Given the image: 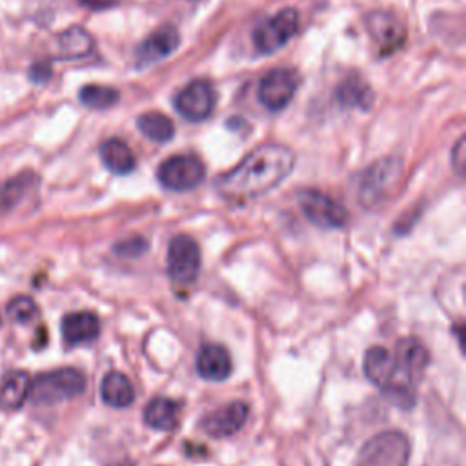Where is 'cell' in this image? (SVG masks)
Here are the masks:
<instances>
[{
	"label": "cell",
	"instance_id": "cell-1",
	"mask_svg": "<svg viewBox=\"0 0 466 466\" xmlns=\"http://www.w3.org/2000/svg\"><path fill=\"white\" fill-rule=\"evenodd\" d=\"M295 153L282 144H264L248 153L235 167L215 180L217 191L229 200H248L277 187L293 169Z\"/></svg>",
	"mask_w": 466,
	"mask_h": 466
},
{
	"label": "cell",
	"instance_id": "cell-2",
	"mask_svg": "<svg viewBox=\"0 0 466 466\" xmlns=\"http://www.w3.org/2000/svg\"><path fill=\"white\" fill-rule=\"evenodd\" d=\"M395 373L391 382L384 388L391 402L408 408L415 402V384L422 379L430 362V353L417 339H402L393 353Z\"/></svg>",
	"mask_w": 466,
	"mask_h": 466
},
{
	"label": "cell",
	"instance_id": "cell-3",
	"mask_svg": "<svg viewBox=\"0 0 466 466\" xmlns=\"http://www.w3.org/2000/svg\"><path fill=\"white\" fill-rule=\"evenodd\" d=\"M86 388V377L75 368H58L36 375L31 380L29 397L36 404H56L78 397Z\"/></svg>",
	"mask_w": 466,
	"mask_h": 466
},
{
	"label": "cell",
	"instance_id": "cell-4",
	"mask_svg": "<svg viewBox=\"0 0 466 466\" xmlns=\"http://www.w3.org/2000/svg\"><path fill=\"white\" fill-rule=\"evenodd\" d=\"M410 441L402 431H382L364 442L357 466H408Z\"/></svg>",
	"mask_w": 466,
	"mask_h": 466
},
{
	"label": "cell",
	"instance_id": "cell-5",
	"mask_svg": "<svg viewBox=\"0 0 466 466\" xmlns=\"http://www.w3.org/2000/svg\"><path fill=\"white\" fill-rule=\"evenodd\" d=\"M200 248L189 235H175L167 246L166 269L169 280L178 288L191 286L200 273Z\"/></svg>",
	"mask_w": 466,
	"mask_h": 466
},
{
	"label": "cell",
	"instance_id": "cell-6",
	"mask_svg": "<svg viewBox=\"0 0 466 466\" xmlns=\"http://www.w3.org/2000/svg\"><path fill=\"white\" fill-rule=\"evenodd\" d=\"M206 175L202 160L195 155H173L157 169V180L169 191H189L197 187Z\"/></svg>",
	"mask_w": 466,
	"mask_h": 466
},
{
	"label": "cell",
	"instance_id": "cell-7",
	"mask_svg": "<svg viewBox=\"0 0 466 466\" xmlns=\"http://www.w3.org/2000/svg\"><path fill=\"white\" fill-rule=\"evenodd\" d=\"M302 215L317 228L339 229L348 222L346 208L319 189H302L297 195Z\"/></svg>",
	"mask_w": 466,
	"mask_h": 466
},
{
	"label": "cell",
	"instance_id": "cell-8",
	"mask_svg": "<svg viewBox=\"0 0 466 466\" xmlns=\"http://www.w3.org/2000/svg\"><path fill=\"white\" fill-rule=\"evenodd\" d=\"M299 27V13L293 7H284L273 16L260 22L253 31V44L258 53L269 55L286 46Z\"/></svg>",
	"mask_w": 466,
	"mask_h": 466
},
{
	"label": "cell",
	"instance_id": "cell-9",
	"mask_svg": "<svg viewBox=\"0 0 466 466\" xmlns=\"http://www.w3.org/2000/svg\"><path fill=\"white\" fill-rule=\"evenodd\" d=\"M400 175V162L397 158H384L375 162L362 173L359 184V198L364 206H375L393 187Z\"/></svg>",
	"mask_w": 466,
	"mask_h": 466
},
{
	"label": "cell",
	"instance_id": "cell-10",
	"mask_svg": "<svg viewBox=\"0 0 466 466\" xmlns=\"http://www.w3.org/2000/svg\"><path fill=\"white\" fill-rule=\"evenodd\" d=\"M299 86V76L295 75V71L286 69V67H279V69H271L268 71L260 82H258V100L260 104L269 109V111H279L282 107H286Z\"/></svg>",
	"mask_w": 466,
	"mask_h": 466
},
{
	"label": "cell",
	"instance_id": "cell-11",
	"mask_svg": "<svg viewBox=\"0 0 466 466\" xmlns=\"http://www.w3.org/2000/svg\"><path fill=\"white\" fill-rule=\"evenodd\" d=\"M215 89L208 80H193L182 87L175 96V109L180 116L191 122L204 120L211 115L215 107Z\"/></svg>",
	"mask_w": 466,
	"mask_h": 466
},
{
	"label": "cell",
	"instance_id": "cell-12",
	"mask_svg": "<svg viewBox=\"0 0 466 466\" xmlns=\"http://www.w3.org/2000/svg\"><path fill=\"white\" fill-rule=\"evenodd\" d=\"M248 413H249V408L246 402L233 400L209 411L200 420V428L206 435L213 439H224L237 433L244 426V422L248 420Z\"/></svg>",
	"mask_w": 466,
	"mask_h": 466
},
{
	"label": "cell",
	"instance_id": "cell-13",
	"mask_svg": "<svg viewBox=\"0 0 466 466\" xmlns=\"http://www.w3.org/2000/svg\"><path fill=\"white\" fill-rule=\"evenodd\" d=\"M60 329L67 346L89 344L100 335V319L93 311H73L62 319Z\"/></svg>",
	"mask_w": 466,
	"mask_h": 466
},
{
	"label": "cell",
	"instance_id": "cell-14",
	"mask_svg": "<svg viewBox=\"0 0 466 466\" xmlns=\"http://www.w3.org/2000/svg\"><path fill=\"white\" fill-rule=\"evenodd\" d=\"M178 31L173 25H162L153 31L137 49V60L140 66H147L169 56L178 46Z\"/></svg>",
	"mask_w": 466,
	"mask_h": 466
},
{
	"label": "cell",
	"instance_id": "cell-15",
	"mask_svg": "<svg viewBox=\"0 0 466 466\" xmlns=\"http://www.w3.org/2000/svg\"><path fill=\"white\" fill-rule=\"evenodd\" d=\"M197 371L202 379L220 382L231 375V355L220 344H204L197 353Z\"/></svg>",
	"mask_w": 466,
	"mask_h": 466
},
{
	"label": "cell",
	"instance_id": "cell-16",
	"mask_svg": "<svg viewBox=\"0 0 466 466\" xmlns=\"http://www.w3.org/2000/svg\"><path fill=\"white\" fill-rule=\"evenodd\" d=\"M364 375L370 382H373L379 388H386L395 373V360L393 353L382 346H373L364 353L362 362Z\"/></svg>",
	"mask_w": 466,
	"mask_h": 466
},
{
	"label": "cell",
	"instance_id": "cell-17",
	"mask_svg": "<svg viewBox=\"0 0 466 466\" xmlns=\"http://www.w3.org/2000/svg\"><path fill=\"white\" fill-rule=\"evenodd\" d=\"M180 404L169 397H153L144 408V422L151 430L173 431L178 426Z\"/></svg>",
	"mask_w": 466,
	"mask_h": 466
},
{
	"label": "cell",
	"instance_id": "cell-18",
	"mask_svg": "<svg viewBox=\"0 0 466 466\" xmlns=\"http://www.w3.org/2000/svg\"><path fill=\"white\" fill-rule=\"evenodd\" d=\"M100 397L111 408H127L135 400V388L122 371H109L100 382Z\"/></svg>",
	"mask_w": 466,
	"mask_h": 466
},
{
	"label": "cell",
	"instance_id": "cell-19",
	"mask_svg": "<svg viewBox=\"0 0 466 466\" xmlns=\"http://www.w3.org/2000/svg\"><path fill=\"white\" fill-rule=\"evenodd\" d=\"M100 160L113 175H127L135 169L137 160L131 147L120 138H107L100 144Z\"/></svg>",
	"mask_w": 466,
	"mask_h": 466
},
{
	"label": "cell",
	"instance_id": "cell-20",
	"mask_svg": "<svg viewBox=\"0 0 466 466\" xmlns=\"http://www.w3.org/2000/svg\"><path fill=\"white\" fill-rule=\"evenodd\" d=\"M58 56L62 58H82L93 51V38L82 27H69L56 36Z\"/></svg>",
	"mask_w": 466,
	"mask_h": 466
},
{
	"label": "cell",
	"instance_id": "cell-21",
	"mask_svg": "<svg viewBox=\"0 0 466 466\" xmlns=\"http://www.w3.org/2000/svg\"><path fill=\"white\" fill-rule=\"evenodd\" d=\"M29 388H31V379L25 371L16 370L9 373L0 386V404L9 410L20 408L29 397Z\"/></svg>",
	"mask_w": 466,
	"mask_h": 466
},
{
	"label": "cell",
	"instance_id": "cell-22",
	"mask_svg": "<svg viewBox=\"0 0 466 466\" xmlns=\"http://www.w3.org/2000/svg\"><path fill=\"white\" fill-rule=\"evenodd\" d=\"M35 182H36V177L31 171L18 173L13 178L5 180L0 186V213L11 211L24 198V195L35 186Z\"/></svg>",
	"mask_w": 466,
	"mask_h": 466
},
{
	"label": "cell",
	"instance_id": "cell-23",
	"mask_svg": "<svg viewBox=\"0 0 466 466\" xmlns=\"http://www.w3.org/2000/svg\"><path fill=\"white\" fill-rule=\"evenodd\" d=\"M137 126L140 129V133L149 138L151 142H167L173 138V133H175V127H173V122L158 113V111H147V113H142L138 118H137Z\"/></svg>",
	"mask_w": 466,
	"mask_h": 466
},
{
	"label": "cell",
	"instance_id": "cell-24",
	"mask_svg": "<svg viewBox=\"0 0 466 466\" xmlns=\"http://www.w3.org/2000/svg\"><path fill=\"white\" fill-rule=\"evenodd\" d=\"M78 98L84 106L91 109H106L116 104L118 100V91L107 86H96V84H87L80 89Z\"/></svg>",
	"mask_w": 466,
	"mask_h": 466
},
{
	"label": "cell",
	"instance_id": "cell-25",
	"mask_svg": "<svg viewBox=\"0 0 466 466\" xmlns=\"http://www.w3.org/2000/svg\"><path fill=\"white\" fill-rule=\"evenodd\" d=\"M339 100L346 106L368 107L371 104V89L360 78H348L339 87Z\"/></svg>",
	"mask_w": 466,
	"mask_h": 466
},
{
	"label": "cell",
	"instance_id": "cell-26",
	"mask_svg": "<svg viewBox=\"0 0 466 466\" xmlns=\"http://www.w3.org/2000/svg\"><path fill=\"white\" fill-rule=\"evenodd\" d=\"M5 309H7V317L18 324L31 322L38 313L35 300L25 295H20V297H15L13 300H9Z\"/></svg>",
	"mask_w": 466,
	"mask_h": 466
},
{
	"label": "cell",
	"instance_id": "cell-27",
	"mask_svg": "<svg viewBox=\"0 0 466 466\" xmlns=\"http://www.w3.org/2000/svg\"><path fill=\"white\" fill-rule=\"evenodd\" d=\"M29 76H31L35 82H44V80H47V78L51 76V69H49L47 64H35V66L31 67Z\"/></svg>",
	"mask_w": 466,
	"mask_h": 466
}]
</instances>
